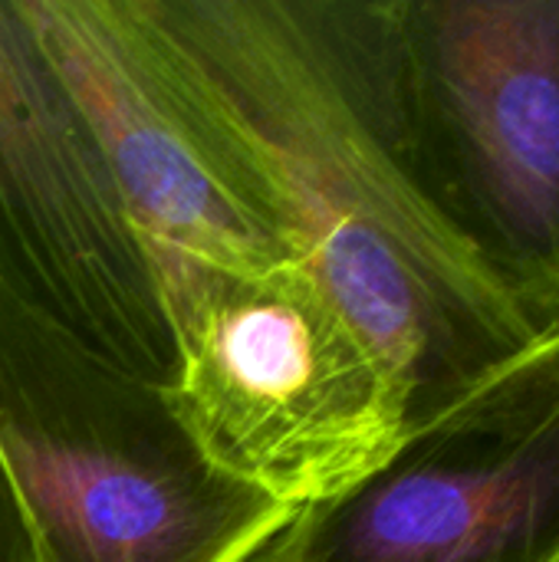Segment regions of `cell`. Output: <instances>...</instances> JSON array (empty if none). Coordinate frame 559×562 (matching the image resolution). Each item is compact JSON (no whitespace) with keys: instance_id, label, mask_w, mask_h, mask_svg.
Masks as SVG:
<instances>
[{"instance_id":"obj_1","label":"cell","mask_w":559,"mask_h":562,"mask_svg":"<svg viewBox=\"0 0 559 562\" xmlns=\"http://www.w3.org/2000/svg\"><path fill=\"white\" fill-rule=\"evenodd\" d=\"M132 10L208 145L399 379L409 435L544 342L425 184L392 0Z\"/></svg>"},{"instance_id":"obj_2","label":"cell","mask_w":559,"mask_h":562,"mask_svg":"<svg viewBox=\"0 0 559 562\" xmlns=\"http://www.w3.org/2000/svg\"><path fill=\"white\" fill-rule=\"evenodd\" d=\"M0 461L36 562H250L297 514L211 468L168 389L82 346L3 263Z\"/></svg>"},{"instance_id":"obj_3","label":"cell","mask_w":559,"mask_h":562,"mask_svg":"<svg viewBox=\"0 0 559 562\" xmlns=\"http://www.w3.org/2000/svg\"><path fill=\"white\" fill-rule=\"evenodd\" d=\"M175 346L168 405L224 477L303 510L409 438L399 379L303 260L152 267Z\"/></svg>"},{"instance_id":"obj_4","label":"cell","mask_w":559,"mask_h":562,"mask_svg":"<svg viewBox=\"0 0 559 562\" xmlns=\"http://www.w3.org/2000/svg\"><path fill=\"white\" fill-rule=\"evenodd\" d=\"M425 184L540 339L559 333V0H392Z\"/></svg>"},{"instance_id":"obj_5","label":"cell","mask_w":559,"mask_h":562,"mask_svg":"<svg viewBox=\"0 0 559 562\" xmlns=\"http://www.w3.org/2000/svg\"><path fill=\"white\" fill-rule=\"evenodd\" d=\"M250 562H559V333Z\"/></svg>"},{"instance_id":"obj_6","label":"cell","mask_w":559,"mask_h":562,"mask_svg":"<svg viewBox=\"0 0 559 562\" xmlns=\"http://www.w3.org/2000/svg\"><path fill=\"white\" fill-rule=\"evenodd\" d=\"M0 263L82 346L171 385V333L119 184L13 0H0Z\"/></svg>"},{"instance_id":"obj_7","label":"cell","mask_w":559,"mask_h":562,"mask_svg":"<svg viewBox=\"0 0 559 562\" xmlns=\"http://www.w3.org/2000/svg\"><path fill=\"white\" fill-rule=\"evenodd\" d=\"M92 128L122 204L158 263L267 270L283 234L171 92L132 0H13Z\"/></svg>"},{"instance_id":"obj_8","label":"cell","mask_w":559,"mask_h":562,"mask_svg":"<svg viewBox=\"0 0 559 562\" xmlns=\"http://www.w3.org/2000/svg\"><path fill=\"white\" fill-rule=\"evenodd\" d=\"M0 562H36L33 540L3 461H0Z\"/></svg>"}]
</instances>
